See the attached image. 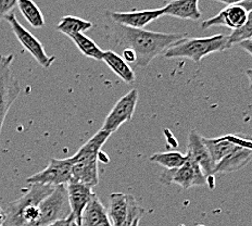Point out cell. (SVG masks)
Masks as SVG:
<instances>
[{
  "label": "cell",
  "mask_w": 252,
  "mask_h": 226,
  "mask_svg": "<svg viewBox=\"0 0 252 226\" xmlns=\"http://www.w3.org/2000/svg\"><path fill=\"white\" fill-rule=\"evenodd\" d=\"M114 33L121 44L132 49L136 55V65L146 67L157 56L164 52L178 40L187 37L183 33H159L144 29H132L115 24Z\"/></svg>",
  "instance_id": "cell-1"
},
{
  "label": "cell",
  "mask_w": 252,
  "mask_h": 226,
  "mask_svg": "<svg viewBox=\"0 0 252 226\" xmlns=\"http://www.w3.org/2000/svg\"><path fill=\"white\" fill-rule=\"evenodd\" d=\"M54 188L43 184H30L22 196L9 202L3 209L2 226H35L39 217V204L50 195Z\"/></svg>",
  "instance_id": "cell-2"
},
{
  "label": "cell",
  "mask_w": 252,
  "mask_h": 226,
  "mask_svg": "<svg viewBox=\"0 0 252 226\" xmlns=\"http://www.w3.org/2000/svg\"><path fill=\"white\" fill-rule=\"evenodd\" d=\"M226 49H229L228 36L219 34L212 37L202 38L184 37L171 46L164 55L166 58H188L198 63L208 55L222 52Z\"/></svg>",
  "instance_id": "cell-3"
},
{
  "label": "cell",
  "mask_w": 252,
  "mask_h": 226,
  "mask_svg": "<svg viewBox=\"0 0 252 226\" xmlns=\"http://www.w3.org/2000/svg\"><path fill=\"white\" fill-rule=\"evenodd\" d=\"M14 55H0V136L9 110L17 100L21 87L14 77L12 65Z\"/></svg>",
  "instance_id": "cell-4"
},
{
  "label": "cell",
  "mask_w": 252,
  "mask_h": 226,
  "mask_svg": "<svg viewBox=\"0 0 252 226\" xmlns=\"http://www.w3.org/2000/svg\"><path fill=\"white\" fill-rule=\"evenodd\" d=\"M145 210L135 197L124 193H112L109 196L108 214L113 226H130L135 220L141 219Z\"/></svg>",
  "instance_id": "cell-5"
},
{
  "label": "cell",
  "mask_w": 252,
  "mask_h": 226,
  "mask_svg": "<svg viewBox=\"0 0 252 226\" xmlns=\"http://www.w3.org/2000/svg\"><path fill=\"white\" fill-rule=\"evenodd\" d=\"M71 214V208L67 198L66 185H59L54 188L39 204V217L35 226H49L56 221L65 219Z\"/></svg>",
  "instance_id": "cell-6"
},
{
  "label": "cell",
  "mask_w": 252,
  "mask_h": 226,
  "mask_svg": "<svg viewBox=\"0 0 252 226\" xmlns=\"http://www.w3.org/2000/svg\"><path fill=\"white\" fill-rule=\"evenodd\" d=\"M160 181L166 185L176 184L183 189H188L206 185L208 184V177L204 175L201 167L186 154L185 163L177 169L166 170L160 177Z\"/></svg>",
  "instance_id": "cell-7"
},
{
  "label": "cell",
  "mask_w": 252,
  "mask_h": 226,
  "mask_svg": "<svg viewBox=\"0 0 252 226\" xmlns=\"http://www.w3.org/2000/svg\"><path fill=\"white\" fill-rule=\"evenodd\" d=\"M74 161L73 158L66 159H56L52 158L48 166L45 170L26 178L29 184H43L52 187L66 185L72 180V169Z\"/></svg>",
  "instance_id": "cell-8"
},
{
  "label": "cell",
  "mask_w": 252,
  "mask_h": 226,
  "mask_svg": "<svg viewBox=\"0 0 252 226\" xmlns=\"http://www.w3.org/2000/svg\"><path fill=\"white\" fill-rule=\"evenodd\" d=\"M4 20L11 26L12 32L15 37L20 41V44L30 52L32 57L39 63V65L43 66L44 69H49L52 63H54L56 57H51L46 54L43 44L19 22L13 12L10 13Z\"/></svg>",
  "instance_id": "cell-9"
},
{
  "label": "cell",
  "mask_w": 252,
  "mask_h": 226,
  "mask_svg": "<svg viewBox=\"0 0 252 226\" xmlns=\"http://www.w3.org/2000/svg\"><path fill=\"white\" fill-rule=\"evenodd\" d=\"M138 91L135 88L124 95L104 119L101 130L112 135L121 125L132 120L138 102Z\"/></svg>",
  "instance_id": "cell-10"
},
{
  "label": "cell",
  "mask_w": 252,
  "mask_h": 226,
  "mask_svg": "<svg viewBox=\"0 0 252 226\" xmlns=\"http://www.w3.org/2000/svg\"><path fill=\"white\" fill-rule=\"evenodd\" d=\"M252 10V0H246L237 4H232L227 6L224 10H222L219 14L203 21L201 24L202 30H207L212 26L223 25L226 28L235 31L239 29L243 25L247 17H248L249 11Z\"/></svg>",
  "instance_id": "cell-11"
},
{
  "label": "cell",
  "mask_w": 252,
  "mask_h": 226,
  "mask_svg": "<svg viewBox=\"0 0 252 226\" xmlns=\"http://www.w3.org/2000/svg\"><path fill=\"white\" fill-rule=\"evenodd\" d=\"M66 189L71 208V214L74 217L76 223L81 226L84 210H85L88 202L91 201L94 194L93 192V187L84 183L71 180L66 184Z\"/></svg>",
  "instance_id": "cell-12"
},
{
  "label": "cell",
  "mask_w": 252,
  "mask_h": 226,
  "mask_svg": "<svg viewBox=\"0 0 252 226\" xmlns=\"http://www.w3.org/2000/svg\"><path fill=\"white\" fill-rule=\"evenodd\" d=\"M186 154L201 167L202 172L208 178L214 175V163L210 152L203 143V137L196 130H191L188 136V146Z\"/></svg>",
  "instance_id": "cell-13"
},
{
  "label": "cell",
  "mask_w": 252,
  "mask_h": 226,
  "mask_svg": "<svg viewBox=\"0 0 252 226\" xmlns=\"http://www.w3.org/2000/svg\"><path fill=\"white\" fill-rule=\"evenodd\" d=\"M74 164L72 169V180L94 187L99 183V157H76L72 156Z\"/></svg>",
  "instance_id": "cell-14"
},
{
  "label": "cell",
  "mask_w": 252,
  "mask_h": 226,
  "mask_svg": "<svg viewBox=\"0 0 252 226\" xmlns=\"http://www.w3.org/2000/svg\"><path fill=\"white\" fill-rule=\"evenodd\" d=\"M112 21L115 24L132 29H144L146 25L151 23L152 21L163 17V10H141V11H129V12H112L110 13Z\"/></svg>",
  "instance_id": "cell-15"
},
{
  "label": "cell",
  "mask_w": 252,
  "mask_h": 226,
  "mask_svg": "<svg viewBox=\"0 0 252 226\" xmlns=\"http://www.w3.org/2000/svg\"><path fill=\"white\" fill-rule=\"evenodd\" d=\"M238 145V144H237ZM252 160V150L244 148L238 145L237 148L233 150L226 157H224L214 167V174H223V173H233L243 169Z\"/></svg>",
  "instance_id": "cell-16"
},
{
  "label": "cell",
  "mask_w": 252,
  "mask_h": 226,
  "mask_svg": "<svg viewBox=\"0 0 252 226\" xmlns=\"http://www.w3.org/2000/svg\"><path fill=\"white\" fill-rule=\"evenodd\" d=\"M81 226H113L107 209L96 194H94L91 201L84 210Z\"/></svg>",
  "instance_id": "cell-17"
},
{
  "label": "cell",
  "mask_w": 252,
  "mask_h": 226,
  "mask_svg": "<svg viewBox=\"0 0 252 226\" xmlns=\"http://www.w3.org/2000/svg\"><path fill=\"white\" fill-rule=\"evenodd\" d=\"M162 10L163 15L183 20L197 21L201 18L199 0H172Z\"/></svg>",
  "instance_id": "cell-18"
},
{
  "label": "cell",
  "mask_w": 252,
  "mask_h": 226,
  "mask_svg": "<svg viewBox=\"0 0 252 226\" xmlns=\"http://www.w3.org/2000/svg\"><path fill=\"white\" fill-rule=\"evenodd\" d=\"M203 143L210 152V156H211L214 166L217 165L224 157H226L228 154H230V152L238 147V145L235 143L232 137H230V135L223 136V137L219 138L203 137Z\"/></svg>",
  "instance_id": "cell-19"
},
{
  "label": "cell",
  "mask_w": 252,
  "mask_h": 226,
  "mask_svg": "<svg viewBox=\"0 0 252 226\" xmlns=\"http://www.w3.org/2000/svg\"><path fill=\"white\" fill-rule=\"evenodd\" d=\"M102 61L107 63V65L117 74L121 80L126 84H133L135 82V73L134 70L125 62L122 57L119 56L117 52L112 50H107L103 52Z\"/></svg>",
  "instance_id": "cell-20"
},
{
  "label": "cell",
  "mask_w": 252,
  "mask_h": 226,
  "mask_svg": "<svg viewBox=\"0 0 252 226\" xmlns=\"http://www.w3.org/2000/svg\"><path fill=\"white\" fill-rule=\"evenodd\" d=\"M73 43L75 44V46L78 48L84 56H86L88 58H92V59L98 60V61H102L103 58V50L99 47L94 40H92L89 37H87L86 35L84 34H73L67 36Z\"/></svg>",
  "instance_id": "cell-21"
},
{
  "label": "cell",
  "mask_w": 252,
  "mask_h": 226,
  "mask_svg": "<svg viewBox=\"0 0 252 226\" xmlns=\"http://www.w3.org/2000/svg\"><path fill=\"white\" fill-rule=\"evenodd\" d=\"M92 22L83 20L81 18L73 17V15H65L61 18L60 22L56 26V30L66 36L73 34H83L84 32L92 29Z\"/></svg>",
  "instance_id": "cell-22"
},
{
  "label": "cell",
  "mask_w": 252,
  "mask_h": 226,
  "mask_svg": "<svg viewBox=\"0 0 252 226\" xmlns=\"http://www.w3.org/2000/svg\"><path fill=\"white\" fill-rule=\"evenodd\" d=\"M20 12L22 13L24 19L35 29H40L45 25L44 14L41 13L33 0H19L18 6Z\"/></svg>",
  "instance_id": "cell-23"
},
{
  "label": "cell",
  "mask_w": 252,
  "mask_h": 226,
  "mask_svg": "<svg viewBox=\"0 0 252 226\" xmlns=\"http://www.w3.org/2000/svg\"><path fill=\"white\" fill-rule=\"evenodd\" d=\"M149 160L154 163H158L165 167L166 170H174L185 163L186 154L184 155L178 151L159 152V154L152 155L149 158Z\"/></svg>",
  "instance_id": "cell-24"
},
{
  "label": "cell",
  "mask_w": 252,
  "mask_h": 226,
  "mask_svg": "<svg viewBox=\"0 0 252 226\" xmlns=\"http://www.w3.org/2000/svg\"><path fill=\"white\" fill-rule=\"evenodd\" d=\"M249 39H252V10L249 11L246 22L228 36V46L230 48L234 45H238L241 41Z\"/></svg>",
  "instance_id": "cell-25"
},
{
  "label": "cell",
  "mask_w": 252,
  "mask_h": 226,
  "mask_svg": "<svg viewBox=\"0 0 252 226\" xmlns=\"http://www.w3.org/2000/svg\"><path fill=\"white\" fill-rule=\"evenodd\" d=\"M19 0H0V21L6 19L18 6Z\"/></svg>",
  "instance_id": "cell-26"
},
{
  "label": "cell",
  "mask_w": 252,
  "mask_h": 226,
  "mask_svg": "<svg viewBox=\"0 0 252 226\" xmlns=\"http://www.w3.org/2000/svg\"><path fill=\"white\" fill-rule=\"evenodd\" d=\"M76 225H78V224L76 223L74 217H73L72 214H70L67 218L59 220V221H56L55 223L50 224L49 226H76Z\"/></svg>",
  "instance_id": "cell-27"
},
{
  "label": "cell",
  "mask_w": 252,
  "mask_h": 226,
  "mask_svg": "<svg viewBox=\"0 0 252 226\" xmlns=\"http://www.w3.org/2000/svg\"><path fill=\"white\" fill-rule=\"evenodd\" d=\"M122 59L125 61V62H133L135 63L136 62V55L135 52L129 49V48H125L122 52Z\"/></svg>",
  "instance_id": "cell-28"
},
{
  "label": "cell",
  "mask_w": 252,
  "mask_h": 226,
  "mask_svg": "<svg viewBox=\"0 0 252 226\" xmlns=\"http://www.w3.org/2000/svg\"><path fill=\"white\" fill-rule=\"evenodd\" d=\"M240 46L241 49L246 50L247 52H248L249 55L252 56V39H249V40H245V41H241L240 44H238Z\"/></svg>",
  "instance_id": "cell-29"
},
{
  "label": "cell",
  "mask_w": 252,
  "mask_h": 226,
  "mask_svg": "<svg viewBox=\"0 0 252 226\" xmlns=\"http://www.w3.org/2000/svg\"><path fill=\"white\" fill-rule=\"evenodd\" d=\"M218 1L227 4V6H232V4H237L243 1H246V0H218Z\"/></svg>",
  "instance_id": "cell-30"
},
{
  "label": "cell",
  "mask_w": 252,
  "mask_h": 226,
  "mask_svg": "<svg viewBox=\"0 0 252 226\" xmlns=\"http://www.w3.org/2000/svg\"><path fill=\"white\" fill-rule=\"evenodd\" d=\"M246 75H247V77H248L249 84H250V88L252 89V69L246 70Z\"/></svg>",
  "instance_id": "cell-31"
},
{
  "label": "cell",
  "mask_w": 252,
  "mask_h": 226,
  "mask_svg": "<svg viewBox=\"0 0 252 226\" xmlns=\"http://www.w3.org/2000/svg\"><path fill=\"white\" fill-rule=\"evenodd\" d=\"M4 221V213H3V209L0 206V226H2Z\"/></svg>",
  "instance_id": "cell-32"
},
{
  "label": "cell",
  "mask_w": 252,
  "mask_h": 226,
  "mask_svg": "<svg viewBox=\"0 0 252 226\" xmlns=\"http://www.w3.org/2000/svg\"><path fill=\"white\" fill-rule=\"evenodd\" d=\"M139 222H140V219H137V220H135L134 221V223L130 225V226H139Z\"/></svg>",
  "instance_id": "cell-33"
},
{
  "label": "cell",
  "mask_w": 252,
  "mask_h": 226,
  "mask_svg": "<svg viewBox=\"0 0 252 226\" xmlns=\"http://www.w3.org/2000/svg\"><path fill=\"white\" fill-rule=\"evenodd\" d=\"M76 226H80V225H76Z\"/></svg>",
  "instance_id": "cell-34"
}]
</instances>
